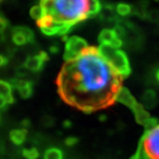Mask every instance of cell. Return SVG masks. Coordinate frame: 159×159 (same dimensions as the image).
Here are the masks:
<instances>
[{"mask_svg":"<svg viewBox=\"0 0 159 159\" xmlns=\"http://www.w3.org/2000/svg\"><path fill=\"white\" fill-rule=\"evenodd\" d=\"M63 152L57 148H48L44 153L43 159H63Z\"/></svg>","mask_w":159,"mask_h":159,"instance_id":"4fadbf2b","label":"cell"},{"mask_svg":"<svg viewBox=\"0 0 159 159\" xmlns=\"http://www.w3.org/2000/svg\"><path fill=\"white\" fill-rule=\"evenodd\" d=\"M6 64H7V58H6L2 55L1 56V63H0V65H1V66H4Z\"/></svg>","mask_w":159,"mask_h":159,"instance_id":"ffe728a7","label":"cell"},{"mask_svg":"<svg viewBox=\"0 0 159 159\" xmlns=\"http://www.w3.org/2000/svg\"><path fill=\"white\" fill-rule=\"evenodd\" d=\"M0 20H1V33L3 34L4 31H5V29L8 26V25H7V24H8V21H7V20H6V18L4 17V16H2Z\"/></svg>","mask_w":159,"mask_h":159,"instance_id":"ac0fdd59","label":"cell"},{"mask_svg":"<svg viewBox=\"0 0 159 159\" xmlns=\"http://www.w3.org/2000/svg\"><path fill=\"white\" fill-rule=\"evenodd\" d=\"M15 87L19 91L20 97L29 98L33 94V84L28 80H19L15 83Z\"/></svg>","mask_w":159,"mask_h":159,"instance_id":"8fae6325","label":"cell"},{"mask_svg":"<svg viewBox=\"0 0 159 159\" xmlns=\"http://www.w3.org/2000/svg\"><path fill=\"white\" fill-rule=\"evenodd\" d=\"M87 41L80 36H71L66 41L64 59L66 61L72 60L74 58L79 57L80 55L89 47Z\"/></svg>","mask_w":159,"mask_h":159,"instance_id":"5b68a950","label":"cell"},{"mask_svg":"<svg viewBox=\"0 0 159 159\" xmlns=\"http://www.w3.org/2000/svg\"><path fill=\"white\" fill-rule=\"evenodd\" d=\"M30 16L33 18L34 20H35L36 21L40 20L43 17V7L40 5L33 6L30 9Z\"/></svg>","mask_w":159,"mask_h":159,"instance_id":"9a60e30c","label":"cell"},{"mask_svg":"<svg viewBox=\"0 0 159 159\" xmlns=\"http://www.w3.org/2000/svg\"><path fill=\"white\" fill-rule=\"evenodd\" d=\"M28 134V131L26 129H15L10 133L11 141L16 145H21L25 142Z\"/></svg>","mask_w":159,"mask_h":159,"instance_id":"7c38bea8","label":"cell"},{"mask_svg":"<svg viewBox=\"0 0 159 159\" xmlns=\"http://www.w3.org/2000/svg\"><path fill=\"white\" fill-rule=\"evenodd\" d=\"M116 11L120 16H127L132 12V7L130 5L125 4V3H120L116 7Z\"/></svg>","mask_w":159,"mask_h":159,"instance_id":"5bb4252c","label":"cell"},{"mask_svg":"<svg viewBox=\"0 0 159 159\" xmlns=\"http://www.w3.org/2000/svg\"><path fill=\"white\" fill-rule=\"evenodd\" d=\"M48 59H49V56L47 55V53L41 51L37 55L28 57L24 65H25V67L30 70V71L38 72V71L43 69V66H44V63Z\"/></svg>","mask_w":159,"mask_h":159,"instance_id":"ba28073f","label":"cell"},{"mask_svg":"<svg viewBox=\"0 0 159 159\" xmlns=\"http://www.w3.org/2000/svg\"><path fill=\"white\" fill-rule=\"evenodd\" d=\"M98 41L100 44H105V45H110L119 48L123 44L122 38L120 37L119 33L117 32L116 29H104L101 31L98 36Z\"/></svg>","mask_w":159,"mask_h":159,"instance_id":"8992f818","label":"cell"},{"mask_svg":"<svg viewBox=\"0 0 159 159\" xmlns=\"http://www.w3.org/2000/svg\"><path fill=\"white\" fill-rule=\"evenodd\" d=\"M43 17L36 21L47 35H63L101 11L99 0H41Z\"/></svg>","mask_w":159,"mask_h":159,"instance_id":"7a4b0ae2","label":"cell"},{"mask_svg":"<svg viewBox=\"0 0 159 159\" xmlns=\"http://www.w3.org/2000/svg\"><path fill=\"white\" fill-rule=\"evenodd\" d=\"M124 76L89 46L79 57L66 61L57 75V93L68 105L86 113L111 106L123 89Z\"/></svg>","mask_w":159,"mask_h":159,"instance_id":"6da1fadb","label":"cell"},{"mask_svg":"<svg viewBox=\"0 0 159 159\" xmlns=\"http://www.w3.org/2000/svg\"><path fill=\"white\" fill-rule=\"evenodd\" d=\"M0 86V99H1V109L4 110L7 105L14 102L12 96V86L5 80H1Z\"/></svg>","mask_w":159,"mask_h":159,"instance_id":"9c48e42d","label":"cell"},{"mask_svg":"<svg viewBox=\"0 0 159 159\" xmlns=\"http://www.w3.org/2000/svg\"><path fill=\"white\" fill-rule=\"evenodd\" d=\"M155 1H159V0H155Z\"/></svg>","mask_w":159,"mask_h":159,"instance_id":"7402d4cb","label":"cell"},{"mask_svg":"<svg viewBox=\"0 0 159 159\" xmlns=\"http://www.w3.org/2000/svg\"><path fill=\"white\" fill-rule=\"evenodd\" d=\"M156 76H157V79L159 80V70L157 72V74H156Z\"/></svg>","mask_w":159,"mask_h":159,"instance_id":"44dd1931","label":"cell"},{"mask_svg":"<svg viewBox=\"0 0 159 159\" xmlns=\"http://www.w3.org/2000/svg\"><path fill=\"white\" fill-rule=\"evenodd\" d=\"M140 144L148 159H159V124L145 128Z\"/></svg>","mask_w":159,"mask_h":159,"instance_id":"277c9868","label":"cell"},{"mask_svg":"<svg viewBox=\"0 0 159 159\" xmlns=\"http://www.w3.org/2000/svg\"><path fill=\"white\" fill-rule=\"evenodd\" d=\"M77 142H78L77 138H75V137H69V138L66 139V143L68 146H73V145H74Z\"/></svg>","mask_w":159,"mask_h":159,"instance_id":"d6986e66","label":"cell"},{"mask_svg":"<svg viewBox=\"0 0 159 159\" xmlns=\"http://www.w3.org/2000/svg\"><path fill=\"white\" fill-rule=\"evenodd\" d=\"M130 159H148V157L146 156L145 152L143 151L142 145H141L140 143H139V146H138V148H137V150L136 152H135V154H134Z\"/></svg>","mask_w":159,"mask_h":159,"instance_id":"e0dca14e","label":"cell"},{"mask_svg":"<svg viewBox=\"0 0 159 159\" xmlns=\"http://www.w3.org/2000/svg\"><path fill=\"white\" fill-rule=\"evenodd\" d=\"M103 57L108 61L119 74L127 77L131 74V66L127 55L119 48L112 46L100 44L98 47Z\"/></svg>","mask_w":159,"mask_h":159,"instance_id":"3957f363","label":"cell"},{"mask_svg":"<svg viewBox=\"0 0 159 159\" xmlns=\"http://www.w3.org/2000/svg\"><path fill=\"white\" fill-rule=\"evenodd\" d=\"M117 101H119V102H120L121 103L126 105V106L129 107L131 110H133V109L134 108L137 104L139 103V102L135 100V98L133 97V95L131 94L130 91L128 90L127 89H125V88H123V89H121L119 95L118 96Z\"/></svg>","mask_w":159,"mask_h":159,"instance_id":"30bf717a","label":"cell"},{"mask_svg":"<svg viewBox=\"0 0 159 159\" xmlns=\"http://www.w3.org/2000/svg\"><path fill=\"white\" fill-rule=\"evenodd\" d=\"M34 37L33 31L27 27H16L11 33V40L18 46H23L33 42Z\"/></svg>","mask_w":159,"mask_h":159,"instance_id":"52a82bcc","label":"cell"},{"mask_svg":"<svg viewBox=\"0 0 159 159\" xmlns=\"http://www.w3.org/2000/svg\"><path fill=\"white\" fill-rule=\"evenodd\" d=\"M22 154L27 159H37L39 157V152L35 148H25L23 149Z\"/></svg>","mask_w":159,"mask_h":159,"instance_id":"2e32d148","label":"cell"}]
</instances>
